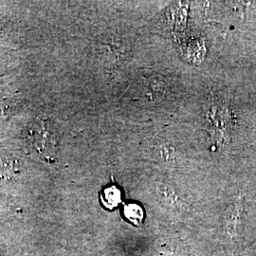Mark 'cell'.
Returning <instances> with one entry per match:
<instances>
[{
	"label": "cell",
	"instance_id": "obj_1",
	"mask_svg": "<svg viewBox=\"0 0 256 256\" xmlns=\"http://www.w3.org/2000/svg\"><path fill=\"white\" fill-rule=\"evenodd\" d=\"M28 146L38 155L52 158L58 147L57 133L54 124L46 119H37L28 128Z\"/></svg>",
	"mask_w": 256,
	"mask_h": 256
},
{
	"label": "cell",
	"instance_id": "obj_3",
	"mask_svg": "<svg viewBox=\"0 0 256 256\" xmlns=\"http://www.w3.org/2000/svg\"><path fill=\"white\" fill-rule=\"evenodd\" d=\"M102 204L110 210L116 208L122 202L120 190L116 186L106 187L101 194Z\"/></svg>",
	"mask_w": 256,
	"mask_h": 256
},
{
	"label": "cell",
	"instance_id": "obj_5",
	"mask_svg": "<svg viewBox=\"0 0 256 256\" xmlns=\"http://www.w3.org/2000/svg\"><path fill=\"white\" fill-rule=\"evenodd\" d=\"M158 192H160V196L162 198H164L165 202L167 203H169L170 205L172 206H176V203H178V196H176L174 190L170 187H160V189L158 188Z\"/></svg>",
	"mask_w": 256,
	"mask_h": 256
},
{
	"label": "cell",
	"instance_id": "obj_4",
	"mask_svg": "<svg viewBox=\"0 0 256 256\" xmlns=\"http://www.w3.org/2000/svg\"><path fill=\"white\" fill-rule=\"evenodd\" d=\"M124 212L126 218L136 226H140L144 218V212L142 208L135 203L126 205Z\"/></svg>",
	"mask_w": 256,
	"mask_h": 256
},
{
	"label": "cell",
	"instance_id": "obj_2",
	"mask_svg": "<svg viewBox=\"0 0 256 256\" xmlns=\"http://www.w3.org/2000/svg\"><path fill=\"white\" fill-rule=\"evenodd\" d=\"M244 210L243 196L239 194L230 205L225 216V229L230 238L236 239L238 236L241 218Z\"/></svg>",
	"mask_w": 256,
	"mask_h": 256
},
{
	"label": "cell",
	"instance_id": "obj_6",
	"mask_svg": "<svg viewBox=\"0 0 256 256\" xmlns=\"http://www.w3.org/2000/svg\"><path fill=\"white\" fill-rule=\"evenodd\" d=\"M151 86V88H153V86H151V84H150V86ZM149 90H150V92H151V90H153V88H149ZM154 90H155V92H160H160H162V90H156V88H154Z\"/></svg>",
	"mask_w": 256,
	"mask_h": 256
}]
</instances>
